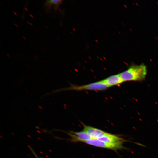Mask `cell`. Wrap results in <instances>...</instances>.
Returning a JSON list of instances; mask_svg holds the SVG:
<instances>
[{
	"instance_id": "6da1fadb",
	"label": "cell",
	"mask_w": 158,
	"mask_h": 158,
	"mask_svg": "<svg viewBox=\"0 0 158 158\" xmlns=\"http://www.w3.org/2000/svg\"><path fill=\"white\" fill-rule=\"evenodd\" d=\"M147 73V67L143 64L131 66L119 73L123 82L140 81L144 80Z\"/></svg>"
},
{
	"instance_id": "9c48e42d",
	"label": "cell",
	"mask_w": 158,
	"mask_h": 158,
	"mask_svg": "<svg viewBox=\"0 0 158 158\" xmlns=\"http://www.w3.org/2000/svg\"><path fill=\"white\" fill-rule=\"evenodd\" d=\"M52 1L54 4V9L55 11H56L58 9L62 1L60 0H52Z\"/></svg>"
},
{
	"instance_id": "5b68a950",
	"label": "cell",
	"mask_w": 158,
	"mask_h": 158,
	"mask_svg": "<svg viewBox=\"0 0 158 158\" xmlns=\"http://www.w3.org/2000/svg\"><path fill=\"white\" fill-rule=\"evenodd\" d=\"M97 139L104 142L121 145H123V143L127 141L126 140L119 136L108 133L104 136Z\"/></svg>"
},
{
	"instance_id": "ba28073f",
	"label": "cell",
	"mask_w": 158,
	"mask_h": 158,
	"mask_svg": "<svg viewBox=\"0 0 158 158\" xmlns=\"http://www.w3.org/2000/svg\"><path fill=\"white\" fill-rule=\"evenodd\" d=\"M53 4L52 0H47L46 1L44 4V6L47 11V12L50 10Z\"/></svg>"
},
{
	"instance_id": "7a4b0ae2",
	"label": "cell",
	"mask_w": 158,
	"mask_h": 158,
	"mask_svg": "<svg viewBox=\"0 0 158 158\" xmlns=\"http://www.w3.org/2000/svg\"><path fill=\"white\" fill-rule=\"evenodd\" d=\"M109 87L103 80H101L87 84L79 85L71 84L69 87L63 89V90H84L103 91Z\"/></svg>"
},
{
	"instance_id": "52a82bcc",
	"label": "cell",
	"mask_w": 158,
	"mask_h": 158,
	"mask_svg": "<svg viewBox=\"0 0 158 158\" xmlns=\"http://www.w3.org/2000/svg\"><path fill=\"white\" fill-rule=\"evenodd\" d=\"M102 80L109 87L119 85L123 82L119 73L111 75Z\"/></svg>"
},
{
	"instance_id": "277c9868",
	"label": "cell",
	"mask_w": 158,
	"mask_h": 158,
	"mask_svg": "<svg viewBox=\"0 0 158 158\" xmlns=\"http://www.w3.org/2000/svg\"><path fill=\"white\" fill-rule=\"evenodd\" d=\"M83 131L87 133L91 139H98L106 135L107 133L94 127L86 125L83 123Z\"/></svg>"
},
{
	"instance_id": "8992f818",
	"label": "cell",
	"mask_w": 158,
	"mask_h": 158,
	"mask_svg": "<svg viewBox=\"0 0 158 158\" xmlns=\"http://www.w3.org/2000/svg\"><path fill=\"white\" fill-rule=\"evenodd\" d=\"M68 133L71 137L70 140L73 142H84L91 139V138L83 130L79 132L71 131Z\"/></svg>"
},
{
	"instance_id": "3957f363",
	"label": "cell",
	"mask_w": 158,
	"mask_h": 158,
	"mask_svg": "<svg viewBox=\"0 0 158 158\" xmlns=\"http://www.w3.org/2000/svg\"><path fill=\"white\" fill-rule=\"evenodd\" d=\"M84 142L99 147L110 149L115 151L118 150L126 149L123 145L104 142L97 139H91Z\"/></svg>"
},
{
	"instance_id": "30bf717a",
	"label": "cell",
	"mask_w": 158,
	"mask_h": 158,
	"mask_svg": "<svg viewBox=\"0 0 158 158\" xmlns=\"http://www.w3.org/2000/svg\"><path fill=\"white\" fill-rule=\"evenodd\" d=\"M31 150L32 151V153H33V154L35 156V157H36V158H40L37 155V154H36V153L35 152L32 150V149H31Z\"/></svg>"
}]
</instances>
